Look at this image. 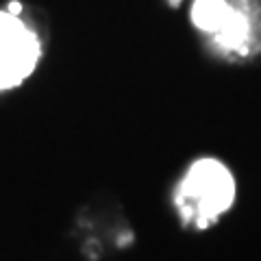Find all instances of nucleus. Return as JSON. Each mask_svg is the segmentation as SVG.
Wrapping results in <instances>:
<instances>
[{"instance_id":"obj_4","label":"nucleus","mask_w":261,"mask_h":261,"mask_svg":"<svg viewBox=\"0 0 261 261\" xmlns=\"http://www.w3.org/2000/svg\"><path fill=\"white\" fill-rule=\"evenodd\" d=\"M178 3H181V0H170V5H172V7H176Z\"/></svg>"},{"instance_id":"obj_2","label":"nucleus","mask_w":261,"mask_h":261,"mask_svg":"<svg viewBox=\"0 0 261 261\" xmlns=\"http://www.w3.org/2000/svg\"><path fill=\"white\" fill-rule=\"evenodd\" d=\"M238 183L231 168L216 157L196 159L174 190V209L183 226L207 231L235 205Z\"/></svg>"},{"instance_id":"obj_3","label":"nucleus","mask_w":261,"mask_h":261,"mask_svg":"<svg viewBox=\"0 0 261 261\" xmlns=\"http://www.w3.org/2000/svg\"><path fill=\"white\" fill-rule=\"evenodd\" d=\"M42 59V39L22 11H0V92L20 87Z\"/></svg>"},{"instance_id":"obj_1","label":"nucleus","mask_w":261,"mask_h":261,"mask_svg":"<svg viewBox=\"0 0 261 261\" xmlns=\"http://www.w3.org/2000/svg\"><path fill=\"white\" fill-rule=\"evenodd\" d=\"M190 18L224 59H252L261 53V0H194Z\"/></svg>"}]
</instances>
